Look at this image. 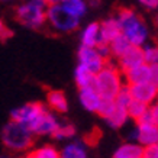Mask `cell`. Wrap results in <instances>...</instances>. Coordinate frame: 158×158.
<instances>
[{
	"instance_id": "6",
	"label": "cell",
	"mask_w": 158,
	"mask_h": 158,
	"mask_svg": "<svg viewBox=\"0 0 158 158\" xmlns=\"http://www.w3.org/2000/svg\"><path fill=\"white\" fill-rule=\"evenodd\" d=\"M45 106L42 103H38V102H32V103H26V105L20 106V107H16V109L12 110V120L15 122H19V123L28 126L29 129L34 126V123L39 119V116L45 112Z\"/></svg>"
},
{
	"instance_id": "13",
	"label": "cell",
	"mask_w": 158,
	"mask_h": 158,
	"mask_svg": "<svg viewBox=\"0 0 158 158\" xmlns=\"http://www.w3.org/2000/svg\"><path fill=\"white\" fill-rule=\"evenodd\" d=\"M80 102H81L83 107L89 112H97L99 106H100L102 97L93 87H86V89H80Z\"/></svg>"
},
{
	"instance_id": "23",
	"label": "cell",
	"mask_w": 158,
	"mask_h": 158,
	"mask_svg": "<svg viewBox=\"0 0 158 158\" xmlns=\"http://www.w3.org/2000/svg\"><path fill=\"white\" fill-rule=\"evenodd\" d=\"M147 110H148V105H145V103H142V102L134 100V99H132V102H131L129 105H128V107H126L128 116H131V118L135 119V120H138Z\"/></svg>"
},
{
	"instance_id": "4",
	"label": "cell",
	"mask_w": 158,
	"mask_h": 158,
	"mask_svg": "<svg viewBox=\"0 0 158 158\" xmlns=\"http://www.w3.org/2000/svg\"><path fill=\"white\" fill-rule=\"evenodd\" d=\"M93 89L100 94V97L105 99H115V96L122 89L120 83V70L115 65L106 64L100 71L94 76V86Z\"/></svg>"
},
{
	"instance_id": "3",
	"label": "cell",
	"mask_w": 158,
	"mask_h": 158,
	"mask_svg": "<svg viewBox=\"0 0 158 158\" xmlns=\"http://www.w3.org/2000/svg\"><path fill=\"white\" fill-rule=\"evenodd\" d=\"M47 7L44 0H28L16 7V19L31 29H39L47 23Z\"/></svg>"
},
{
	"instance_id": "11",
	"label": "cell",
	"mask_w": 158,
	"mask_h": 158,
	"mask_svg": "<svg viewBox=\"0 0 158 158\" xmlns=\"http://www.w3.org/2000/svg\"><path fill=\"white\" fill-rule=\"evenodd\" d=\"M136 138H138L139 144L144 145V147L157 145L158 144V126L155 123L138 125Z\"/></svg>"
},
{
	"instance_id": "41",
	"label": "cell",
	"mask_w": 158,
	"mask_h": 158,
	"mask_svg": "<svg viewBox=\"0 0 158 158\" xmlns=\"http://www.w3.org/2000/svg\"><path fill=\"white\" fill-rule=\"evenodd\" d=\"M157 145H158V144H157Z\"/></svg>"
},
{
	"instance_id": "40",
	"label": "cell",
	"mask_w": 158,
	"mask_h": 158,
	"mask_svg": "<svg viewBox=\"0 0 158 158\" xmlns=\"http://www.w3.org/2000/svg\"><path fill=\"white\" fill-rule=\"evenodd\" d=\"M6 2H7V0H6Z\"/></svg>"
},
{
	"instance_id": "1",
	"label": "cell",
	"mask_w": 158,
	"mask_h": 158,
	"mask_svg": "<svg viewBox=\"0 0 158 158\" xmlns=\"http://www.w3.org/2000/svg\"><path fill=\"white\" fill-rule=\"evenodd\" d=\"M116 20L119 22L122 34L128 38L131 45L141 47L148 38V29L145 26L142 18L134 9L116 6Z\"/></svg>"
},
{
	"instance_id": "33",
	"label": "cell",
	"mask_w": 158,
	"mask_h": 158,
	"mask_svg": "<svg viewBox=\"0 0 158 158\" xmlns=\"http://www.w3.org/2000/svg\"><path fill=\"white\" fill-rule=\"evenodd\" d=\"M139 3L142 6H145L147 9H151V10L158 7V0H139Z\"/></svg>"
},
{
	"instance_id": "38",
	"label": "cell",
	"mask_w": 158,
	"mask_h": 158,
	"mask_svg": "<svg viewBox=\"0 0 158 158\" xmlns=\"http://www.w3.org/2000/svg\"><path fill=\"white\" fill-rule=\"evenodd\" d=\"M157 26H158V16H157Z\"/></svg>"
},
{
	"instance_id": "7",
	"label": "cell",
	"mask_w": 158,
	"mask_h": 158,
	"mask_svg": "<svg viewBox=\"0 0 158 158\" xmlns=\"http://www.w3.org/2000/svg\"><path fill=\"white\" fill-rule=\"evenodd\" d=\"M78 61L87 70H90L94 76L107 64L105 58H102L99 55L94 47H84V45H81L78 49Z\"/></svg>"
},
{
	"instance_id": "28",
	"label": "cell",
	"mask_w": 158,
	"mask_h": 158,
	"mask_svg": "<svg viewBox=\"0 0 158 158\" xmlns=\"http://www.w3.org/2000/svg\"><path fill=\"white\" fill-rule=\"evenodd\" d=\"M102 138V131L99 128H93V129L89 132V134L84 135V144H87L89 147H96L97 142L100 141Z\"/></svg>"
},
{
	"instance_id": "27",
	"label": "cell",
	"mask_w": 158,
	"mask_h": 158,
	"mask_svg": "<svg viewBox=\"0 0 158 158\" xmlns=\"http://www.w3.org/2000/svg\"><path fill=\"white\" fill-rule=\"evenodd\" d=\"M115 103L116 106H119V107H123L126 109L128 105H129L131 102H132V97H131V93H129V89L128 87H122L119 90V93L115 96Z\"/></svg>"
},
{
	"instance_id": "25",
	"label": "cell",
	"mask_w": 158,
	"mask_h": 158,
	"mask_svg": "<svg viewBox=\"0 0 158 158\" xmlns=\"http://www.w3.org/2000/svg\"><path fill=\"white\" fill-rule=\"evenodd\" d=\"M116 107V103L113 99H105V97H102V102H100V106H99V109H97V115L103 118V119H107L110 115H112V112L115 110Z\"/></svg>"
},
{
	"instance_id": "29",
	"label": "cell",
	"mask_w": 158,
	"mask_h": 158,
	"mask_svg": "<svg viewBox=\"0 0 158 158\" xmlns=\"http://www.w3.org/2000/svg\"><path fill=\"white\" fill-rule=\"evenodd\" d=\"M144 57H145V64H158V45H152V47H147L144 49Z\"/></svg>"
},
{
	"instance_id": "18",
	"label": "cell",
	"mask_w": 158,
	"mask_h": 158,
	"mask_svg": "<svg viewBox=\"0 0 158 158\" xmlns=\"http://www.w3.org/2000/svg\"><path fill=\"white\" fill-rule=\"evenodd\" d=\"M142 147L135 144H125L118 148L113 158H142Z\"/></svg>"
},
{
	"instance_id": "39",
	"label": "cell",
	"mask_w": 158,
	"mask_h": 158,
	"mask_svg": "<svg viewBox=\"0 0 158 158\" xmlns=\"http://www.w3.org/2000/svg\"><path fill=\"white\" fill-rule=\"evenodd\" d=\"M2 158H7V157H2Z\"/></svg>"
},
{
	"instance_id": "20",
	"label": "cell",
	"mask_w": 158,
	"mask_h": 158,
	"mask_svg": "<svg viewBox=\"0 0 158 158\" xmlns=\"http://www.w3.org/2000/svg\"><path fill=\"white\" fill-rule=\"evenodd\" d=\"M61 5L67 12H70L73 16H76L78 19L87 10V5L84 0H61Z\"/></svg>"
},
{
	"instance_id": "17",
	"label": "cell",
	"mask_w": 158,
	"mask_h": 158,
	"mask_svg": "<svg viewBox=\"0 0 158 158\" xmlns=\"http://www.w3.org/2000/svg\"><path fill=\"white\" fill-rule=\"evenodd\" d=\"M74 78H76L77 86L80 89H86V87H93L94 86V74L87 70L84 65L78 64V67L76 68L74 73Z\"/></svg>"
},
{
	"instance_id": "19",
	"label": "cell",
	"mask_w": 158,
	"mask_h": 158,
	"mask_svg": "<svg viewBox=\"0 0 158 158\" xmlns=\"http://www.w3.org/2000/svg\"><path fill=\"white\" fill-rule=\"evenodd\" d=\"M131 47V42L128 41V38L123 34H119L112 42L109 44V49H110V55L119 58L126 49Z\"/></svg>"
},
{
	"instance_id": "2",
	"label": "cell",
	"mask_w": 158,
	"mask_h": 158,
	"mask_svg": "<svg viewBox=\"0 0 158 158\" xmlns=\"http://www.w3.org/2000/svg\"><path fill=\"white\" fill-rule=\"evenodd\" d=\"M2 142L9 151L22 152L32 147L34 144V134L28 126L10 120L2 131Z\"/></svg>"
},
{
	"instance_id": "8",
	"label": "cell",
	"mask_w": 158,
	"mask_h": 158,
	"mask_svg": "<svg viewBox=\"0 0 158 158\" xmlns=\"http://www.w3.org/2000/svg\"><path fill=\"white\" fill-rule=\"evenodd\" d=\"M145 62L144 57V49L136 45H131L129 48L126 49L119 58H118V64H119V70L122 73H126L132 70V68L138 67L141 64Z\"/></svg>"
},
{
	"instance_id": "35",
	"label": "cell",
	"mask_w": 158,
	"mask_h": 158,
	"mask_svg": "<svg viewBox=\"0 0 158 158\" xmlns=\"http://www.w3.org/2000/svg\"><path fill=\"white\" fill-rule=\"evenodd\" d=\"M99 2H100V0H89V3H90L91 6H97L99 5Z\"/></svg>"
},
{
	"instance_id": "32",
	"label": "cell",
	"mask_w": 158,
	"mask_h": 158,
	"mask_svg": "<svg viewBox=\"0 0 158 158\" xmlns=\"http://www.w3.org/2000/svg\"><path fill=\"white\" fill-rule=\"evenodd\" d=\"M149 74H151V83L158 86V64H151L149 65Z\"/></svg>"
},
{
	"instance_id": "34",
	"label": "cell",
	"mask_w": 158,
	"mask_h": 158,
	"mask_svg": "<svg viewBox=\"0 0 158 158\" xmlns=\"http://www.w3.org/2000/svg\"><path fill=\"white\" fill-rule=\"evenodd\" d=\"M149 110H151V115H152L154 123H155V125L158 126V102H157V103H155V105H154Z\"/></svg>"
},
{
	"instance_id": "31",
	"label": "cell",
	"mask_w": 158,
	"mask_h": 158,
	"mask_svg": "<svg viewBox=\"0 0 158 158\" xmlns=\"http://www.w3.org/2000/svg\"><path fill=\"white\" fill-rule=\"evenodd\" d=\"M142 158H158V145L145 147L142 149Z\"/></svg>"
},
{
	"instance_id": "30",
	"label": "cell",
	"mask_w": 158,
	"mask_h": 158,
	"mask_svg": "<svg viewBox=\"0 0 158 158\" xmlns=\"http://www.w3.org/2000/svg\"><path fill=\"white\" fill-rule=\"evenodd\" d=\"M13 36V32H12V29L7 26V25L3 22V20L0 19V41H7Z\"/></svg>"
},
{
	"instance_id": "21",
	"label": "cell",
	"mask_w": 158,
	"mask_h": 158,
	"mask_svg": "<svg viewBox=\"0 0 158 158\" xmlns=\"http://www.w3.org/2000/svg\"><path fill=\"white\" fill-rule=\"evenodd\" d=\"M61 158H87L86 149L81 144L78 142H71L64 147L61 152H60Z\"/></svg>"
},
{
	"instance_id": "36",
	"label": "cell",
	"mask_w": 158,
	"mask_h": 158,
	"mask_svg": "<svg viewBox=\"0 0 158 158\" xmlns=\"http://www.w3.org/2000/svg\"><path fill=\"white\" fill-rule=\"evenodd\" d=\"M44 2H45V3H47V5H51V3H55V2H57V0H44Z\"/></svg>"
},
{
	"instance_id": "24",
	"label": "cell",
	"mask_w": 158,
	"mask_h": 158,
	"mask_svg": "<svg viewBox=\"0 0 158 158\" xmlns=\"http://www.w3.org/2000/svg\"><path fill=\"white\" fill-rule=\"evenodd\" d=\"M31 155L34 158H61L58 149L55 147H52V145H44L41 148L32 151Z\"/></svg>"
},
{
	"instance_id": "12",
	"label": "cell",
	"mask_w": 158,
	"mask_h": 158,
	"mask_svg": "<svg viewBox=\"0 0 158 158\" xmlns=\"http://www.w3.org/2000/svg\"><path fill=\"white\" fill-rule=\"evenodd\" d=\"M119 34H122L119 26V22L112 18V19H106L105 22L100 23V35H99V42L109 45L113 39L118 36Z\"/></svg>"
},
{
	"instance_id": "15",
	"label": "cell",
	"mask_w": 158,
	"mask_h": 158,
	"mask_svg": "<svg viewBox=\"0 0 158 158\" xmlns=\"http://www.w3.org/2000/svg\"><path fill=\"white\" fill-rule=\"evenodd\" d=\"M47 103L57 113H65L68 110L67 97L61 90H49L47 93Z\"/></svg>"
},
{
	"instance_id": "26",
	"label": "cell",
	"mask_w": 158,
	"mask_h": 158,
	"mask_svg": "<svg viewBox=\"0 0 158 158\" xmlns=\"http://www.w3.org/2000/svg\"><path fill=\"white\" fill-rule=\"evenodd\" d=\"M76 135V128H74V125L71 123H60L58 126V129L54 132V138L57 139H67V138H73Z\"/></svg>"
},
{
	"instance_id": "5",
	"label": "cell",
	"mask_w": 158,
	"mask_h": 158,
	"mask_svg": "<svg viewBox=\"0 0 158 158\" xmlns=\"http://www.w3.org/2000/svg\"><path fill=\"white\" fill-rule=\"evenodd\" d=\"M47 22L58 32H73L78 28L80 19L73 16L70 12L62 7L61 3H51L47 7Z\"/></svg>"
},
{
	"instance_id": "9",
	"label": "cell",
	"mask_w": 158,
	"mask_h": 158,
	"mask_svg": "<svg viewBox=\"0 0 158 158\" xmlns=\"http://www.w3.org/2000/svg\"><path fill=\"white\" fill-rule=\"evenodd\" d=\"M131 93V97L134 100L142 102L145 105H151L154 100H157L158 97V86L154 83H141V84H131L128 86Z\"/></svg>"
},
{
	"instance_id": "14",
	"label": "cell",
	"mask_w": 158,
	"mask_h": 158,
	"mask_svg": "<svg viewBox=\"0 0 158 158\" xmlns=\"http://www.w3.org/2000/svg\"><path fill=\"white\" fill-rule=\"evenodd\" d=\"M125 77L128 80V84H141V83L151 81V74H149V65L148 64H141L138 67L132 68L129 71L125 73Z\"/></svg>"
},
{
	"instance_id": "37",
	"label": "cell",
	"mask_w": 158,
	"mask_h": 158,
	"mask_svg": "<svg viewBox=\"0 0 158 158\" xmlns=\"http://www.w3.org/2000/svg\"><path fill=\"white\" fill-rule=\"evenodd\" d=\"M26 158H34V157H32L31 154H28V155H26Z\"/></svg>"
},
{
	"instance_id": "22",
	"label": "cell",
	"mask_w": 158,
	"mask_h": 158,
	"mask_svg": "<svg viewBox=\"0 0 158 158\" xmlns=\"http://www.w3.org/2000/svg\"><path fill=\"white\" fill-rule=\"evenodd\" d=\"M126 119H128V112H126V109L116 106L115 110L112 112V115L106 119V122L109 123V126H112V128L118 129V128H120V126L126 122Z\"/></svg>"
},
{
	"instance_id": "10",
	"label": "cell",
	"mask_w": 158,
	"mask_h": 158,
	"mask_svg": "<svg viewBox=\"0 0 158 158\" xmlns=\"http://www.w3.org/2000/svg\"><path fill=\"white\" fill-rule=\"evenodd\" d=\"M58 126H60V122L57 120V118L52 113H49L48 110H45L31 128V131L34 135H54Z\"/></svg>"
},
{
	"instance_id": "16",
	"label": "cell",
	"mask_w": 158,
	"mask_h": 158,
	"mask_svg": "<svg viewBox=\"0 0 158 158\" xmlns=\"http://www.w3.org/2000/svg\"><path fill=\"white\" fill-rule=\"evenodd\" d=\"M99 35H100V23L93 22L87 25L81 32V45L84 47H96L99 44Z\"/></svg>"
}]
</instances>
